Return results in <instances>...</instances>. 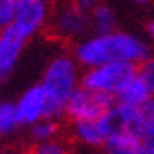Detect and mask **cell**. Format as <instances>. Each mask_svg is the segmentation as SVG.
Returning a JSON list of instances; mask_svg holds the SVG:
<instances>
[{
  "instance_id": "6da1fadb",
  "label": "cell",
  "mask_w": 154,
  "mask_h": 154,
  "mask_svg": "<svg viewBox=\"0 0 154 154\" xmlns=\"http://www.w3.org/2000/svg\"><path fill=\"white\" fill-rule=\"evenodd\" d=\"M73 57L83 68H94L107 62L141 64L150 58V49L137 36L113 30L79 42L73 49Z\"/></svg>"
},
{
  "instance_id": "7a4b0ae2",
  "label": "cell",
  "mask_w": 154,
  "mask_h": 154,
  "mask_svg": "<svg viewBox=\"0 0 154 154\" xmlns=\"http://www.w3.org/2000/svg\"><path fill=\"white\" fill-rule=\"evenodd\" d=\"M40 85L47 96L45 119H58L60 115H64V107L70 94L81 85L79 62L75 60V57L70 55L55 57L45 68Z\"/></svg>"
},
{
  "instance_id": "3957f363",
  "label": "cell",
  "mask_w": 154,
  "mask_h": 154,
  "mask_svg": "<svg viewBox=\"0 0 154 154\" xmlns=\"http://www.w3.org/2000/svg\"><path fill=\"white\" fill-rule=\"evenodd\" d=\"M137 66L134 62H107L94 68H85L81 75V85L90 90L102 92L117 98L122 88L137 75Z\"/></svg>"
},
{
  "instance_id": "277c9868",
  "label": "cell",
  "mask_w": 154,
  "mask_h": 154,
  "mask_svg": "<svg viewBox=\"0 0 154 154\" xmlns=\"http://www.w3.org/2000/svg\"><path fill=\"white\" fill-rule=\"evenodd\" d=\"M113 103H115V98L79 85L68 98L64 107V117L70 122L100 119L111 111Z\"/></svg>"
},
{
  "instance_id": "5b68a950",
  "label": "cell",
  "mask_w": 154,
  "mask_h": 154,
  "mask_svg": "<svg viewBox=\"0 0 154 154\" xmlns=\"http://www.w3.org/2000/svg\"><path fill=\"white\" fill-rule=\"evenodd\" d=\"M90 26V15L87 13V8L81 4H66L53 15L51 19V32L60 40L72 42L83 36Z\"/></svg>"
},
{
  "instance_id": "8992f818",
  "label": "cell",
  "mask_w": 154,
  "mask_h": 154,
  "mask_svg": "<svg viewBox=\"0 0 154 154\" xmlns=\"http://www.w3.org/2000/svg\"><path fill=\"white\" fill-rule=\"evenodd\" d=\"M47 23H49L47 0H15L13 26L19 28L26 38L38 34Z\"/></svg>"
},
{
  "instance_id": "52a82bcc",
  "label": "cell",
  "mask_w": 154,
  "mask_h": 154,
  "mask_svg": "<svg viewBox=\"0 0 154 154\" xmlns=\"http://www.w3.org/2000/svg\"><path fill=\"white\" fill-rule=\"evenodd\" d=\"M72 124V135L75 141H79L87 147H105L109 137L115 132V124L111 119V111L100 119L92 120H81V122H70Z\"/></svg>"
},
{
  "instance_id": "ba28073f",
  "label": "cell",
  "mask_w": 154,
  "mask_h": 154,
  "mask_svg": "<svg viewBox=\"0 0 154 154\" xmlns=\"http://www.w3.org/2000/svg\"><path fill=\"white\" fill-rule=\"evenodd\" d=\"M26 40L28 38L13 25L2 28V38H0V81L8 79V75L13 72L23 49H25Z\"/></svg>"
},
{
  "instance_id": "9c48e42d",
  "label": "cell",
  "mask_w": 154,
  "mask_h": 154,
  "mask_svg": "<svg viewBox=\"0 0 154 154\" xmlns=\"http://www.w3.org/2000/svg\"><path fill=\"white\" fill-rule=\"evenodd\" d=\"M17 107V117L21 126H32L36 122L45 119V109H47V96L42 85L28 88L25 94L19 98V102L15 103Z\"/></svg>"
},
{
  "instance_id": "30bf717a",
  "label": "cell",
  "mask_w": 154,
  "mask_h": 154,
  "mask_svg": "<svg viewBox=\"0 0 154 154\" xmlns=\"http://www.w3.org/2000/svg\"><path fill=\"white\" fill-rule=\"evenodd\" d=\"M103 149L105 154H147L139 137L128 132H120V130L113 132Z\"/></svg>"
},
{
  "instance_id": "8fae6325",
  "label": "cell",
  "mask_w": 154,
  "mask_h": 154,
  "mask_svg": "<svg viewBox=\"0 0 154 154\" xmlns=\"http://www.w3.org/2000/svg\"><path fill=\"white\" fill-rule=\"evenodd\" d=\"M152 96L150 88L147 87V83H145L139 75H135L132 81H130L124 88H122V92L115 98L117 102L120 103H128V105H135V107H141L147 100Z\"/></svg>"
},
{
  "instance_id": "7c38bea8",
  "label": "cell",
  "mask_w": 154,
  "mask_h": 154,
  "mask_svg": "<svg viewBox=\"0 0 154 154\" xmlns=\"http://www.w3.org/2000/svg\"><path fill=\"white\" fill-rule=\"evenodd\" d=\"M90 23L94 26L96 34H107L113 32L115 26H117V17L107 4H94L90 10Z\"/></svg>"
},
{
  "instance_id": "4fadbf2b",
  "label": "cell",
  "mask_w": 154,
  "mask_h": 154,
  "mask_svg": "<svg viewBox=\"0 0 154 154\" xmlns=\"http://www.w3.org/2000/svg\"><path fill=\"white\" fill-rule=\"evenodd\" d=\"M30 135L34 143L55 139L60 135V124L57 122V119H42L40 122L30 126Z\"/></svg>"
},
{
  "instance_id": "5bb4252c",
  "label": "cell",
  "mask_w": 154,
  "mask_h": 154,
  "mask_svg": "<svg viewBox=\"0 0 154 154\" xmlns=\"http://www.w3.org/2000/svg\"><path fill=\"white\" fill-rule=\"evenodd\" d=\"M17 126H21L19 117H17V107L11 102H2L0 103V137L13 134Z\"/></svg>"
},
{
  "instance_id": "9a60e30c",
  "label": "cell",
  "mask_w": 154,
  "mask_h": 154,
  "mask_svg": "<svg viewBox=\"0 0 154 154\" xmlns=\"http://www.w3.org/2000/svg\"><path fill=\"white\" fill-rule=\"evenodd\" d=\"M26 152L28 154H72L68 141L60 139V137H55V139H49V141L34 143Z\"/></svg>"
},
{
  "instance_id": "2e32d148",
  "label": "cell",
  "mask_w": 154,
  "mask_h": 154,
  "mask_svg": "<svg viewBox=\"0 0 154 154\" xmlns=\"http://www.w3.org/2000/svg\"><path fill=\"white\" fill-rule=\"evenodd\" d=\"M15 21V0H0V28L11 26Z\"/></svg>"
},
{
  "instance_id": "e0dca14e",
  "label": "cell",
  "mask_w": 154,
  "mask_h": 154,
  "mask_svg": "<svg viewBox=\"0 0 154 154\" xmlns=\"http://www.w3.org/2000/svg\"><path fill=\"white\" fill-rule=\"evenodd\" d=\"M137 75L147 83V87L150 88V92L154 94V58L152 57L137 66Z\"/></svg>"
},
{
  "instance_id": "ac0fdd59",
  "label": "cell",
  "mask_w": 154,
  "mask_h": 154,
  "mask_svg": "<svg viewBox=\"0 0 154 154\" xmlns=\"http://www.w3.org/2000/svg\"><path fill=\"white\" fill-rule=\"evenodd\" d=\"M141 117H143V132L147 128H154V94L141 105Z\"/></svg>"
},
{
  "instance_id": "d6986e66",
  "label": "cell",
  "mask_w": 154,
  "mask_h": 154,
  "mask_svg": "<svg viewBox=\"0 0 154 154\" xmlns=\"http://www.w3.org/2000/svg\"><path fill=\"white\" fill-rule=\"evenodd\" d=\"M143 147L147 150V154H154V128H147L141 135Z\"/></svg>"
},
{
  "instance_id": "ffe728a7",
  "label": "cell",
  "mask_w": 154,
  "mask_h": 154,
  "mask_svg": "<svg viewBox=\"0 0 154 154\" xmlns=\"http://www.w3.org/2000/svg\"><path fill=\"white\" fill-rule=\"evenodd\" d=\"M147 36L150 38V42L154 43V19L147 23Z\"/></svg>"
},
{
  "instance_id": "44dd1931",
  "label": "cell",
  "mask_w": 154,
  "mask_h": 154,
  "mask_svg": "<svg viewBox=\"0 0 154 154\" xmlns=\"http://www.w3.org/2000/svg\"><path fill=\"white\" fill-rule=\"evenodd\" d=\"M75 2H77V4H81L83 8H90V6H94V4H92V0H75Z\"/></svg>"
},
{
  "instance_id": "7402d4cb",
  "label": "cell",
  "mask_w": 154,
  "mask_h": 154,
  "mask_svg": "<svg viewBox=\"0 0 154 154\" xmlns=\"http://www.w3.org/2000/svg\"><path fill=\"white\" fill-rule=\"evenodd\" d=\"M0 154H25V152H17V150H0Z\"/></svg>"
},
{
  "instance_id": "603a6c76",
  "label": "cell",
  "mask_w": 154,
  "mask_h": 154,
  "mask_svg": "<svg viewBox=\"0 0 154 154\" xmlns=\"http://www.w3.org/2000/svg\"><path fill=\"white\" fill-rule=\"evenodd\" d=\"M134 2H137V4H147L149 0H134Z\"/></svg>"
},
{
  "instance_id": "cb8c5ba5",
  "label": "cell",
  "mask_w": 154,
  "mask_h": 154,
  "mask_svg": "<svg viewBox=\"0 0 154 154\" xmlns=\"http://www.w3.org/2000/svg\"><path fill=\"white\" fill-rule=\"evenodd\" d=\"M0 38H2V28H0Z\"/></svg>"
}]
</instances>
